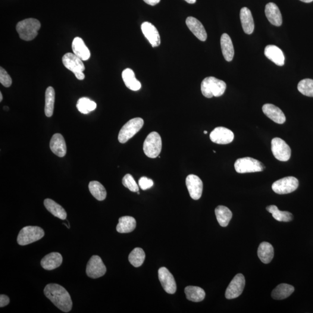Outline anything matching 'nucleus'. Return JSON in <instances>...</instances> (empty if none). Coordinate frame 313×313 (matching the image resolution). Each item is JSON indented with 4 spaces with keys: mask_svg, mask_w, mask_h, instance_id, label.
Wrapping results in <instances>:
<instances>
[{
    "mask_svg": "<svg viewBox=\"0 0 313 313\" xmlns=\"http://www.w3.org/2000/svg\"><path fill=\"white\" fill-rule=\"evenodd\" d=\"M106 268L99 256L93 255L88 262L86 273L90 278H98L103 276L106 273Z\"/></svg>",
    "mask_w": 313,
    "mask_h": 313,
    "instance_id": "nucleus-10",
    "label": "nucleus"
},
{
    "mask_svg": "<svg viewBox=\"0 0 313 313\" xmlns=\"http://www.w3.org/2000/svg\"><path fill=\"white\" fill-rule=\"evenodd\" d=\"M50 149L59 157H63L67 154V148L64 137L60 134H55L50 141Z\"/></svg>",
    "mask_w": 313,
    "mask_h": 313,
    "instance_id": "nucleus-19",
    "label": "nucleus"
},
{
    "mask_svg": "<svg viewBox=\"0 0 313 313\" xmlns=\"http://www.w3.org/2000/svg\"><path fill=\"white\" fill-rule=\"evenodd\" d=\"M300 1H301L303 2L309 3L313 1V0H300Z\"/></svg>",
    "mask_w": 313,
    "mask_h": 313,
    "instance_id": "nucleus-46",
    "label": "nucleus"
},
{
    "mask_svg": "<svg viewBox=\"0 0 313 313\" xmlns=\"http://www.w3.org/2000/svg\"><path fill=\"white\" fill-rule=\"evenodd\" d=\"M45 231L38 226H26L18 234L17 242L19 245L26 246L42 239L45 236Z\"/></svg>",
    "mask_w": 313,
    "mask_h": 313,
    "instance_id": "nucleus-4",
    "label": "nucleus"
},
{
    "mask_svg": "<svg viewBox=\"0 0 313 313\" xmlns=\"http://www.w3.org/2000/svg\"><path fill=\"white\" fill-rule=\"evenodd\" d=\"M77 108L81 113L87 114L96 108V103L87 98H81L77 103Z\"/></svg>",
    "mask_w": 313,
    "mask_h": 313,
    "instance_id": "nucleus-37",
    "label": "nucleus"
},
{
    "mask_svg": "<svg viewBox=\"0 0 313 313\" xmlns=\"http://www.w3.org/2000/svg\"><path fill=\"white\" fill-rule=\"evenodd\" d=\"M297 89L303 95L313 97V80L306 78L300 81L297 85Z\"/></svg>",
    "mask_w": 313,
    "mask_h": 313,
    "instance_id": "nucleus-38",
    "label": "nucleus"
},
{
    "mask_svg": "<svg viewBox=\"0 0 313 313\" xmlns=\"http://www.w3.org/2000/svg\"><path fill=\"white\" fill-rule=\"evenodd\" d=\"M221 45L222 54H223L225 60L227 62L232 61L234 55V46L232 41L227 34H222L221 39Z\"/></svg>",
    "mask_w": 313,
    "mask_h": 313,
    "instance_id": "nucleus-25",
    "label": "nucleus"
},
{
    "mask_svg": "<svg viewBox=\"0 0 313 313\" xmlns=\"http://www.w3.org/2000/svg\"><path fill=\"white\" fill-rule=\"evenodd\" d=\"M55 92L52 87H48L45 92V113L46 117H50L53 115L54 109Z\"/></svg>",
    "mask_w": 313,
    "mask_h": 313,
    "instance_id": "nucleus-35",
    "label": "nucleus"
},
{
    "mask_svg": "<svg viewBox=\"0 0 313 313\" xmlns=\"http://www.w3.org/2000/svg\"><path fill=\"white\" fill-rule=\"evenodd\" d=\"M186 184L191 198L195 200L201 198L203 190V183L197 175H188L186 179Z\"/></svg>",
    "mask_w": 313,
    "mask_h": 313,
    "instance_id": "nucleus-13",
    "label": "nucleus"
},
{
    "mask_svg": "<svg viewBox=\"0 0 313 313\" xmlns=\"http://www.w3.org/2000/svg\"><path fill=\"white\" fill-rule=\"evenodd\" d=\"M263 112L275 123L283 124L286 121V115L283 111L277 106L272 104H265L263 106Z\"/></svg>",
    "mask_w": 313,
    "mask_h": 313,
    "instance_id": "nucleus-17",
    "label": "nucleus"
},
{
    "mask_svg": "<svg viewBox=\"0 0 313 313\" xmlns=\"http://www.w3.org/2000/svg\"><path fill=\"white\" fill-rule=\"evenodd\" d=\"M136 222L133 217L125 216L119 219L116 230L120 233H129L134 230Z\"/></svg>",
    "mask_w": 313,
    "mask_h": 313,
    "instance_id": "nucleus-29",
    "label": "nucleus"
},
{
    "mask_svg": "<svg viewBox=\"0 0 313 313\" xmlns=\"http://www.w3.org/2000/svg\"><path fill=\"white\" fill-rule=\"evenodd\" d=\"M268 212L271 213L273 217L279 222H288L293 220V215L290 212L281 211L277 206L272 205L266 208Z\"/></svg>",
    "mask_w": 313,
    "mask_h": 313,
    "instance_id": "nucleus-33",
    "label": "nucleus"
},
{
    "mask_svg": "<svg viewBox=\"0 0 313 313\" xmlns=\"http://www.w3.org/2000/svg\"><path fill=\"white\" fill-rule=\"evenodd\" d=\"M73 73L75 74V76H76L78 80H83L85 78V75L83 73V71L74 72Z\"/></svg>",
    "mask_w": 313,
    "mask_h": 313,
    "instance_id": "nucleus-43",
    "label": "nucleus"
},
{
    "mask_svg": "<svg viewBox=\"0 0 313 313\" xmlns=\"http://www.w3.org/2000/svg\"><path fill=\"white\" fill-rule=\"evenodd\" d=\"M45 295L61 311L69 312L73 306L70 294L65 288L57 284L47 285L44 290Z\"/></svg>",
    "mask_w": 313,
    "mask_h": 313,
    "instance_id": "nucleus-1",
    "label": "nucleus"
},
{
    "mask_svg": "<svg viewBox=\"0 0 313 313\" xmlns=\"http://www.w3.org/2000/svg\"><path fill=\"white\" fill-rule=\"evenodd\" d=\"M258 257L265 264H268L274 258V248L271 244L263 242L260 244L258 249Z\"/></svg>",
    "mask_w": 313,
    "mask_h": 313,
    "instance_id": "nucleus-26",
    "label": "nucleus"
},
{
    "mask_svg": "<svg viewBox=\"0 0 313 313\" xmlns=\"http://www.w3.org/2000/svg\"><path fill=\"white\" fill-rule=\"evenodd\" d=\"M214 153H216V152L215 151V150H214Z\"/></svg>",
    "mask_w": 313,
    "mask_h": 313,
    "instance_id": "nucleus-49",
    "label": "nucleus"
},
{
    "mask_svg": "<svg viewBox=\"0 0 313 313\" xmlns=\"http://www.w3.org/2000/svg\"><path fill=\"white\" fill-rule=\"evenodd\" d=\"M2 93H0V102H1L2 101Z\"/></svg>",
    "mask_w": 313,
    "mask_h": 313,
    "instance_id": "nucleus-47",
    "label": "nucleus"
},
{
    "mask_svg": "<svg viewBox=\"0 0 313 313\" xmlns=\"http://www.w3.org/2000/svg\"><path fill=\"white\" fill-rule=\"evenodd\" d=\"M153 184H154L153 181L145 177L140 178L139 180V186L143 190L150 189L153 186Z\"/></svg>",
    "mask_w": 313,
    "mask_h": 313,
    "instance_id": "nucleus-41",
    "label": "nucleus"
},
{
    "mask_svg": "<svg viewBox=\"0 0 313 313\" xmlns=\"http://www.w3.org/2000/svg\"><path fill=\"white\" fill-rule=\"evenodd\" d=\"M143 151L147 156L155 158L160 154L162 149V140L159 134L152 132L147 136L143 143Z\"/></svg>",
    "mask_w": 313,
    "mask_h": 313,
    "instance_id": "nucleus-6",
    "label": "nucleus"
},
{
    "mask_svg": "<svg viewBox=\"0 0 313 313\" xmlns=\"http://www.w3.org/2000/svg\"><path fill=\"white\" fill-rule=\"evenodd\" d=\"M184 292L187 299L194 302H201L205 297V291L199 287H187L184 290Z\"/></svg>",
    "mask_w": 313,
    "mask_h": 313,
    "instance_id": "nucleus-32",
    "label": "nucleus"
},
{
    "mask_svg": "<svg viewBox=\"0 0 313 313\" xmlns=\"http://www.w3.org/2000/svg\"><path fill=\"white\" fill-rule=\"evenodd\" d=\"M72 49L74 54L82 61H87L90 58V53L85 43L80 37H76L72 43Z\"/></svg>",
    "mask_w": 313,
    "mask_h": 313,
    "instance_id": "nucleus-23",
    "label": "nucleus"
},
{
    "mask_svg": "<svg viewBox=\"0 0 313 313\" xmlns=\"http://www.w3.org/2000/svg\"><path fill=\"white\" fill-rule=\"evenodd\" d=\"M203 133H204L205 134H206L208 133L207 131H205L204 132H203Z\"/></svg>",
    "mask_w": 313,
    "mask_h": 313,
    "instance_id": "nucleus-48",
    "label": "nucleus"
},
{
    "mask_svg": "<svg viewBox=\"0 0 313 313\" xmlns=\"http://www.w3.org/2000/svg\"><path fill=\"white\" fill-rule=\"evenodd\" d=\"M63 262V258L58 252L49 253L44 257L41 261V265L46 270H54L60 266Z\"/></svg>",
    "mask_w": 313,
    "mask_h": 313,
    "instance_id": "nucleus-21",
    "label": "nucleus"
},
{
    "mask_svg": "<svg viewBox=\"0 0 313 313\" xmlns=\"http://www.w3.org/2000/svg\"><path fill=\"white\" fill-rule=\"evenodd\" d=\"M146 4H148L150 5L155 6L156 4H158L159 2H160L161 0H143Z\"/></svg>",
    "mask_w": 313,
    "mask_h": 313,
    "instance_id": "nucleus-44",
    "label": "nucleus"
},
{
    "mask_svg": "<svg viewBox=\"0 0 313 313\" xmlns=\"http://www.w3.org/2000/svg\"><path fill=\"white\" fill-rule=\"evenodd\" d=\"M299 186V181L296 178L288 177L275 181L272 184V189L278 195H286L293 192Z\"/></svg>",
    "mask_w": 313,
    "mask_h": 313,
    "instance_id": "nucleus-8",
    "label": "nucleus"
},
{
    "mask_svg": "<svg viewBox=\"0 0 313 313\" xmlns=\"http://www.w3.org/2000/svg\"><path fill=\"white\" fill-rule=\"evenodd\" d=\"M63 64L68 70L74 73L77 71H83L85 67L82 60L74 54L67 53L62 58Z\"/></svg>",
    "mask_w": 313,
    "mask_h": 313,
    "instance_id": "nucleus-16",
    "label": "nucleus"
},
{
    "mask_svg": "<svg viewBox=\"0 0 313 313\" xmlns=\"http://www.w3.org/2000/svg\"><path fill=\"white\" fill-rule=\"evenodd\" d=\"M235 170L238 173L246 174L262 172L265 168L261 161L251 157H244L237 159L234 164Z\"/></svg>",
    "mask_w": 313,
    "mask_h": 313,
    "instance_id": "nucleus-7",
    "label": "nucleus"
},
{
    "mask_svg": "<svg viewBox=\"0 0 313 313\" xmlns=\"http://www.w3.org/2000/svg\"><path fill=\"white\" fill-rule=\"evenodd\" d=\"M210 139L212 142L219 145H227L233 142L234 135L230 130L223 127L215 128L210 134Z\"/></svg>",
    "mask_w": 313,
    "mask_h": 313,
    "instance_id": "nucleus-12",
    "label": "nucleus"
},
{
    "mask_svg": "<svg viewBox=\"0 0 313 313\" xmlns=\"http://www.w3.org/2000/svg\"><path fill=\"white\" fill-rule=\"evenodd\" d=\"M215 215L219 224L226 227L232 218V212L226 206L219 205L215 209Z\"/></svg>",
    "mask_w": 313,
    "mask_h": 313,
    "instance_id": "nucleus-30",
    "label": "nucleus"
},
{
    "mask_svg": "<svg viewBox=\"0 0 313 313\" xmlns=\"http://www.w3.org/2000/svg\"><path fill=\"white\" fill-rule=\"evenodd\" d=\"M145 257V253L144 250L140 248H136L130 253L128 260L134 267L138 268L142 265Z\"/></svg>",
    "mask_w": 313,
    "mask_h": 313,
    "instance_id": "nucleus-36",
    "label": "nucleus"
},
{
    "mask_svg": "<svg viewBox=\"0 0 313 313\" xmlns=\"http://www.w3.org/2000/svg\"><path fill=\"white\" fill-rule=\"evenodd\" d=\"M185 1L189 4H195L196 2V0H185Z\"/></svg>",
    "mask_w": 313,
    "mask_h": 313,
    "instance_id": "nucleus-45",
    "label": "nucleus"
},
{
    "mask_svg": "<svg viewBox=\"0 0 313 313\" xmlns=\"http://www.w3.org/2000/svg\"><path fill=\"white\" fill-rule=\"evenodd\" d=\"M40 28V21L36 19L29 18L20 22L16 29L22 40L29 42L35 39L38 35Z\"/></svg>",
    "mask_w": 313,
    "mask_h": 313,
    "instance_id": "nucleus-3",
    "label": "nucleus"
},
{
    "mask_svg": "<svg viewBox=\"0 0 313 313\" xmlns=\"http://www.w3.org/2000/svg\"><path fill=\"white\" fill-rule=\"evenodd\" d=\"M186 23L188 28L197 39L202 42H205L207 39V33L206 32L204 27L196 18L192 17H188L186 19Z\"/></svg>",
    "mask_w": 313,
    "mask_h": 313,
    "instance_id": "nucleus-18",
    "label": "nucleus"
},
{
    "mask_svg": "<svg viewBox=\"0 0 313 313\" xmlns=\"http://www.w3.org/2000/svg\"><path fill=\"white\" fill-rule=\"evenodd\" d=\"M141 29H142L144 36L148 40L153 47H156L160 45V36H159L158 31L154 25L148 22H145L142 24Z\"/></svg>",
    "mask_w": 313,
    "mask_h": 313,
    "instance_id": "nucleus-15",
    "label": "nucleus"
},
{
    "mask_svg": "<svg viewBox=\"0 0 313 313\" xmlns=\"http://www.w3.org/2000/svg\"><path fill=\"white\" fill-rule=\"evenodd\" d=\"M240 20L244 32L251 34L254 30V21L251 12L248 8L244 7L240 11Z\"/></svg>",
    "mask_w": 313,
    "mask_h": 313,
    "instance_id": "nucleus-24",
    "label": "nucleus"
},
{
    "mask_svg": "<svg viewBox=\"0 0 313 313\" xmlns=\"http://www.w3.org/2000/svg\"><path fill=\"white\" fill-rule=\"evenodd\" d=\"M144 121L142 118L137 117L128 121L119 133L118 139L121 143H125L142 129Z\"/></svg>",
    "mask_w": 313,
    "mask_h": 313,
    "instance_id": "nucleus-5",
    "label": "nucleus"
},
{
    "mask_svg": "<svg viewBox=\"0 0 313 313\" xmlns=\"http://www.w3.org/2000/svg\"><path fill=\"white\" fill-rule=\"evenodd\" d=\"M89 190L92 195L98 201H103L106 198L107 193L105 188L98 181H90Z\"/></svg>",
    "mask_w": 313,
    "mask_h": 313,
    "instance_id": "nucleus-34",
    "label": "nucleus"
},
{
    "mask_svg": "<svg viewBox=\"0 0 313 313\" xmlns=\"http://www.w3.org/2000/svg\"><path fill=\"white\" fill-rule=\"evenodd\" d=\"M125 86L131 90L136 91L141 89V84L136 78L134 72L131 68H126L122 73Z\"/></svg>",
    "mask_w": 313,
    "mask_h": 313,
    "instance_id": "nucleus-27",
    "label": "nucleus"
},
{
    "mask_svg": "<svg viewBox=\"0 0 313 313\" xmlns=\"http://www.w3.org/2000/svg\"><path fill=\"white\" fill-rule=\"evenodd\" d=\"M246 286L245 277L242 274H238L228 285L225 296L227 299L237 298L242 295Z\"/></svg>",
    "mask_w": 313,
    "mask_h": 313,
    "instance_id": "nucleus-11",
    "label": "nucleus"
},
{
    "mask_svg": "<svg viewBox=\"0 0 313 313\" xmlns=\"http://www.w3.org/2000/svg\"><path fill=\"white\" fill-rule=\"evenodd\" d=\"M271 151L275 158L280 161H287L291 158L290 147L284 140L279 137H275L272 139Z\"/></svg>",
    "mask_w": 313,
    "mask_h": 313,
    "instance_id": "nucleus-9",
    "label": "nucleus"
},
{
    "mask_svg": "<svg viewBox=\"0 0 313 313\" xmlns=\"http://www.w3.org/2000/svg\"><path fill=\"white\" fill-rule=\"evenodd\" d=\"M10 302L9 297L7 295H1L0 296V307L3 308L8 305Z\"/></svg>",
    "mask_w": 313,
    "mask_h": 313,
    "instance_id": "nucleus-42",
    "label": "nucleus"
},
{
    "mask_svg": "<svg viewBox=\"0 0 313 313\" xmlns=\"http://www.w3.org/2000/svg\"><path fill=\"white\" fill-rule=\"evenodd\" d=\"M0 83L5 87H10L12 83L11 77L2 67L0 68Z\"/></svg>",
    "mask_w": 313,
    "mask_h": 313,
    "instance_id": "nucleus-40",
    "label": "nucleus"
},
{
    "mask_svg": "<svg viewBox=\"0 0 313 313\" xmlns=\"http://www.w3.org/2000/svg\"><path fill=\"white\" fill-rule=\"evenodd\" d=\"M122 182H123V185L125 187L128 188L131 192H139V186L131 174L125 175Z\"/></svg>",
    "mask_w": 313,
    "mask_h": 313,
    "instance_id": "nucleus-39",
    "label": "nucleus"
},
{
    "mask_svg": "<svg viewBox=\"0 0 313 313\" xmlns=\"http://www.w3.org/2000/svg\"><path fill=\"white\" fill-rule=\"evenodd\" d=\"M45 206L51 214L55 216V217L65 220L67 217V213L62 206L56 203L54 200L46 199L44 201Z\"/></svg>",
    "mask_w": 313,
    "mask_h": 313,
    "instance_id": "nucleus-28",
    "label": "nucleus"
},
{
    "mask_svg": "<svg viewBox=\"0 0 313 313\" xmlns=\"http://www.w3.org/2000/svg\"><path fill=\"white\" fill-rule=\"evenodd\" d=\"M265 14L268 21L274 26H280L283 23L280 9L274 3L270 2L266 5Z\"/></svg>",
    "mask_w": 313,
    "mask_h": 313,
    "instance_id": "nucleus-20",
    "label": "nucleus"
},
{
    "mask_svg": "<svg viewBox=\"0 0 313 313\" xmlns=\"http://www.w3.org/2000/svg\"><path fill=\"white\" fill-rule=\"evenodd\" d=\"M158 278L166 292L174 294L177 291V284L175 278L170 271L164 267L158 270Z\"/></svg>",
    "mask_w": 313,
    "mask_h": 313,
    "instance_id": "nucleus-14",
    "label": "nucleus"
},
{
    "mask_svg": "<svg viewBox=\"0 0 313 313\" xmlns=\"http://www.w3.org/2000/svg\"><path fill=\"white\" fill-rule=\"evenodd\" d=\"M265 55L269 60L274 63L275 65L283 67L284 65L285 57L283 51L278 46L269 45L265 49Z\"/></svg>",
    "mask_w": 313,
    "mask_h": 313,
    "instance_id": "nucleus-22",
    "label": "nucleus"
},
{
    "mask_svg": "<svg viewBox=\"0 0 313 313\" xmlns=\"http://www.w3.org/2000/svg\"><path fill=\"white\" fill-rule=\"evenodd\" d=\"M226 89V84L224 81L214 77H206L201 83V92L207 98H211L213 96H221L224 93Z\"/></svg>",
    "mask_w": 313,
    "mask_h": 313,
    "instance_id": "nucleus-2",
    "label": "nucleus"
},
{
    "mask_svg": "<svg viewBox=\"0 0 313 313\" xmlns=\"http://www.w3.org/2000/svg\"><path fill=\"white\" fill-rule=\"evenodd\" d=\"M294 287L287 284H281L271 292V297L275 300H283L289 297L294 292Z\"/></svg>",
    "mask_w": 313,
    "mask_h": 313,
    "instance_id": "nucleus-31",
    "label": "nucleus"
}]
</instances>
